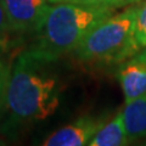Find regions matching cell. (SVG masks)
Masks as SVG:
<instances>
[{
  "label": "cell",
  "instance_id": "7c38bea8",
  "mask_svg": "<svg viewBox=\"0 0 146 146\" xmlns=\"http://www.w3.org/2000/svg\"><path fill=\"white\" fill-rule=\"evenodd\" d=\"M7 44V38H4V39H0V54H3L4 49H5Z\"/></svg>",
  "mask_w": 146,
  "mask_h": 146
},
{
  "label": "cell",
  "instance_id": "52a82bcc",
  "mask_svg": "<svg viewBox=\"0 0 146 146\" xmlns=\"http://www.w3.org/2000/svg\"><path fill=\"white\" fill-rule=\"evenodd\" d=\"M123 112H118L111 121L102 123L91 138L89 146H123L129 144Z\"/></svg>",
  "mask_w": 146,
  "mask_h": 146
},
{
  "label": "cell",
  "instance_id": "5b68a950",
  "mask_svg": "<svg viewBox=\"0 0 146 146\" xmlns=\"http://www.w3.org/2000/svg\"><path fill=\"white\" fill-rule=\"evenodd\" d=\"M117 79L128 104L146 93V48L140 49L121 62L117 70Z\"/></svg>",
  "mask_w": 146,
  "mask_h": 146
},
{
  "label": "cell",
  "instance_id": "5bb4252c",
  "mask_svg": "<svg viewBox=\"0 0 146 146\" xmlns=\"http://www.w3.org/2000/svg\"><path fill=\"white\" fill-rule=\"evenodd\" d=\"M49 1H50V3H51V0H49Z\"/></svg>",
  "mask_w": 146,
  "mask_h": 146
},
{
  "label": "cell",
  "instance_id": "6da1fadb",
  "mask_svg": "<svg viewBox=\"0 0 146 146\" xmlns=\"http://www.w3.org/2000/svg\"><path fill=\"white\" fill-rule=\"evenodd\" d=\"M55 62L28 49L17 55L10 66L4 106L11 127L44 121L56 112L62 86Z\"/></svg>",
  "mask_w": 146,
  "mask_h": 146
},
{
  "label": "cell",
  "instance_id": "9c48e42d",
  "mask_svg": "<svg viewBox=\"0 0 146 146\" xmlns=\"http://www.w3.org/2000/svg\"><path fill=\"white\" fill-rule=\"evenodd\" d=\"M54 3H74L82 4V5H90V6H102V7H111L118 9L124 5H128L127 0H51V4Z\"/></svg>",
  "mask_w": 146,
  "mask_h": 146
},
{
  "label": "cell",
  "instance_id": "30bf717a",
  "mask_svg": "<svg viewBox=\"0 0 146 146\" xmlns=\"http://www.w3.org/2000/svg\"><path fill=\"white\" fill-rule=\"evenodd\" d=\"M10 66L4 60L3 54H0V116L4 112L5 106V95H6V85L9 79V73H10Z\"/></svg>",
  "mask_w": 146,
  "mask_h": 146
},
{
  "label": "cell",
  "instance_id": "4fadbf2b",
  "mask_svg": "<svg viewBox=\"0 0 146 146\" xmlns=\"http://www.w3.org/2000/svg\"><path fill=\"white\" fill-rule=\"evenodd\" d=\"M128 4H139V3H143L144 0H127Z\"/></svg>",
  "mask_w": 146,
  "mask_h": 146
},
{
  "label": "cell",
  "instance_id": "8fae6325",
  "mask_svg": "<svg viewBox=\"0 0 146 146\" xmlns=\"http://www.w3.org/2000/svg\"><path fill=\"white\" fill-rule=\"evenodd\" d=\"M10 33H12L11 27H10V23H9L6 12L3 7V4L0 1V39L7 38V35Z\"/></svg>",
  "mask_w": 146,
  "mask_h": 146
},
{
  "label": "cell",
  "instance_id": "3957f363",
  "mask_svg": "<svg viewBox=\"0 0 146 146\" xmlns=\"http://www.w3.org/2000/svg\"><path fill=\"white\" fill-rule=\"evenodd\" d=\"M138 5L130 6L119 13H112L95 26L77 46V57L89 62H116L139 51L136 40Z\"/></svg>",
  "mask_w": 146,
  "mask_h": 146
},
{
  "label": "cell",
  "instance_id": "9a60e30c",
  "mask_svg": "<svg viewBox=\"0 0 146 146\" xmlns=\"http://www.w3.org/2000/svg\"><path fill=\"white\" fill-rule=\"evenodd\" d=\"M0 141H1V140H0ZM0 144H3V143H0Z\"/></svg>",
  "mask_w": 146,
  "mask_h": 146
},
{
  "label": "cell",
  "instance_id": "8992f818",
  "mask_svg": "<svg viewBox=\"0 0 146 146\" xmlns=\"http://www.w3.org/2000/svg\"><path fill=\"white\" fill-rule=\"evenodd\" d=\"M104 122L91 116H83L68 125L55 130L43 141L44 146H85Z\"/></svg>",
  "mask_w": 146,
  "mask_h": 146
},
{
  "label": "cell",
  "instance_id": "7a4b0ae2",
  "mask_svg": "<svg viewBox=\"0 0 146 146\" xmlns=\"http://www.w3.org/2000/svg\"><path fill=\"white\" fill-rule=\"evenodd\" d=\"M115 13V9L90 6L74 3H54L33 33L32 52L57 61L74 51L86 34L105 18Z\"/></svg>",
  "mask_w": 146,
  "mask_h": 146
},
{
  "label": "cell",
  "instance_id": "ba28073f",
  "mask_svg": "<svg viewBox=\"0 0 146 146\" xmlns=\"http://www.w3.org/2000/svg\"><path fill=\"white\" fill-rule=\"evenodd\" d=\"M122 112L129 140L146 138V93L125 104Z\"/></svg>",
  "mask_w": 146,
  "mask_h": 146
},
{
  "label": "cell",
  "instance_id": "277c9868",
  "mask_svg": "<svg viewBox=\"0 0 146 146\" xmlns=\"http://www.w3.org/2000/svg\"><path fill=\"white\" fill-rule=\"evenodd\" d=\"M6 12L11 31L15 33L34 32L51 6L49 0H0Z\"/></svg>",
  "mask_w": 146,
  "mask_h": 146
}]
</instances>
